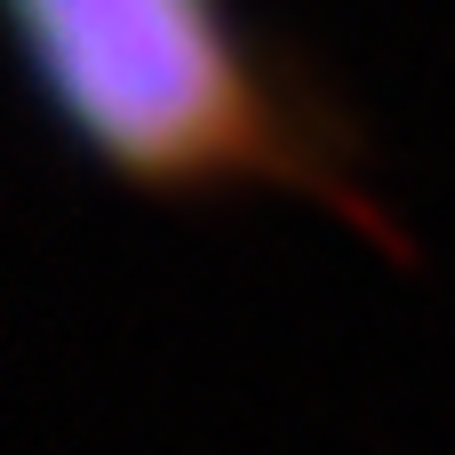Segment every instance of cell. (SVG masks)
<instances>
[{"label":"cell","instance_id":"cell-1","mask_svg":"<svg viewBox=\"0 0 455 455\" xmlns=\"http://www.w3.org/2000/svg\"><path fill=\"white\" fill-rule=\"evenodd\" d=\"M40 96L128 184L200 192L280 168V112L224 0H16Z\"/></svg>","mask_w":455,"mask_h":455}]
</instances>
